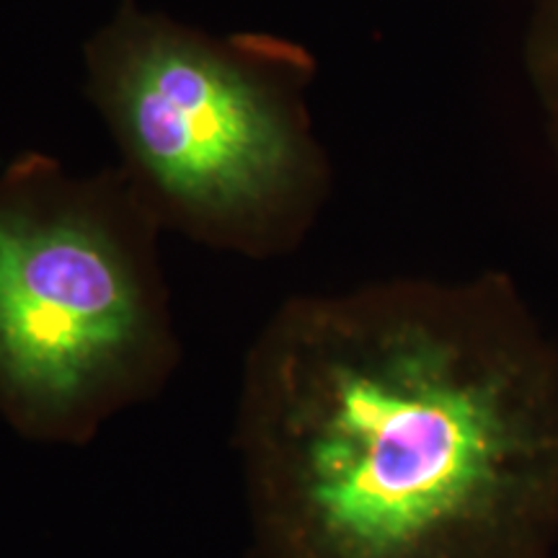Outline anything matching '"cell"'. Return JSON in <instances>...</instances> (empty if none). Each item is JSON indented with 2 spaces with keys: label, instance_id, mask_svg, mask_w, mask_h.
I'll return each mask as SVG.
<instances>
[{
  "label": "cell",
  "instance_id": "cell-1",
  "mask_svg": "<svg viewBox=\"0 0 558 558\" xmlns=\"http://www.w3.org/2000/svg\"><path fill=\"white\" fill-rule=\"evenodd\" d=\"M233 445L256 558H554L558 339L505 271L290 298Z\"/></svg>",
  "mask_w": 558,
  "mask_h": 558
},
{
  "label": "cell",
  "instance_id": "cell-2",
  "mask_svg": "<svg viewBox=\"0 0 558 558\" xmlns=\"http://www.w3.org/2000/svg\"><path fill=\"white\" fill-rule=\"evenodd\" d=\"M313 68L288 39L215 37L132 0L86 45L90 99L160 226L251 259L298 248L329 197Z\"/></svg>",
  "mask_w": 558,
  "mask_h": 558
},
{
  "label": "cell",
  "instance_id": "cell-3",
  "mask_svg": "<svg viewBox=\"0 0 558 558\" xmlns=\"http://www.w3.org/2000/svg\"><path fill=\"white\" fill-rule=\"evenodd\" d=\"M160 222L128 171L32 158L0 184V416L81 448L181 362Z\"/></svg>",
  "mask_w": 558,
  "mask_h": 558
},
{
  "label": "cell",
  "instance_id": "cell-4",
  "mask_svg": "<svg viewBox=\"0 0 558 558\" xmlns=\"http://www.w3.org/2000/svg\"><path fill=\"white\" fill-rule=\"evenodd\" d=\"M525 68L558 171V0H535L525 39Z\"/></svg>",
  "mask_w": 558,
  "mask_h": 558
}]
</instances>
